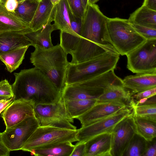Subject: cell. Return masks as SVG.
I'll return each mask as SVG.
<instances>
[{
  "label": "cell",
  "instance_id": "cell-17",
  "mask_svg": "<svg viewBox=\"0 0 156 156\" xmlns=\"http://www.w3.org/2000/svg\"><path fill=\"white\" fill-rule=\"evenodd\" d=\"M55 5L50 0H41L30 23L33 31L37 30L54 21Z\"/></svg>",
  "mask_w": 156,
  "mask_h": 156
},
{
  "label": "cell",
  "instance_id": "cell-20",
  "mask_svg": "<svg viewBox=\"0 0 156 156\" xmlns=\"http://www.w3.org/2000/svg\"><path fill=\"white\" fill-rule=\"evenodd\" d=\"M54 24H47L35 31L24 34L31 44V46L44 49H48L54 46L51 40V34L53 31L57 30Z\"/></svg>",
  "mask_w": 156,
  "mask_h": 156
},
{
  "label": "cell",
  "instance_id": "cell-22",
  "mask_svg": "<svg viewBox=\"0 0 156 156\" xmlns=\"http://www.w3.org/2000/svg\"><path fill=\"white\" fill-rule=\"evenodd\" d=\"M61 99L67 114L73 119H76L86 112L97 102L96 99Z\"/></svg>",
  "mask_w": 156,
  "mask_h": 156
},
{
  "label": "cell",
  "instance_id": "cell-42",
  "mask_svg": "<svg viewBox=\"0 0 156 156\" xmlns=\"http://www.w3.org/2000/svg\"><path fill=\"white\" fill-rule=\"evenodd\" d=\"M99 0H88V4L95 3Z\"/></svg>",
  "mask_w": 156,
  "mask_h": 156
},
{
  "label": "cell",
  "instance_id": "cell-41",
  "mask_svg": "<svg viewBox=\"0 0 156 156\" xmlns=\"http://www.w3.org/2000/svg\"><path fill=\"white\" fill-rule=\"evenodd\" d=\"M83 6L86 10L87 7L88 5V0H82Z\"/></svg>",
  "mask_w": 156,
  "mask_h": 156
},
{
  "label": "cell",
  "instance_id": "cell-1",
  "mask_svg": "<svg viewBox=\"0 0 156 156\" xmlns=\"http://www.w3.org/2000/svg\"><path fill=\"white\" fill-rule=\"evenodd\" d=\"M14 75L15 80L12 87L14 100L23 99L30 101L34 107L54 104L60 99L61 93L36 68L22 70L14 73Z\"/></svg>",
  "mask_w": 156,
  "mask_h": 156
},
{
  "label": "cell",
  "instance_id": "cell-43",
  "mask_svg": "<svg viewBox=\"0 0 156 156\" xmlns=\"http://www.w3.org/2000/svg\"><path fill=\"white\" fill-rule=\"evenodd\" d=\"M52 4L55 5L60 1V0H50Z\"/></svg>",
  "mask_w": 156,
  "mask_h": 156
},
{
  "label": "cell",
  "instance_id": "cell-27",
  "mask_svg": "<svg viewBox=\"0 0 156 156\" xmlns=\"http://www.w3.org/2000/svg\"><path fill=\"white\" fill-rule=\"evenodd\" d=\"M148 141L136 133L133 135L122 156H143L147 146Z\"/></svg>",
  "mask_w": 156,
  "mask_h": 156
},
{
  "label": "cell",
  "instance_id": "cell-6",
  "mask_svg": "<svg viewBox=\"0 0 156 156\" xmlns=\"http://www.w3.org/2000/svg\"><path fill=\"white\" fill-rule=\"evenodd\" d=\"M76 130L51 126H39L27 140L21 150L30 152L34 150L47 147L66 142L78 141Z\"/></svg>",
  "mask_w": 156,
  "mask_h": 156
},
{
  "label": "cell",
  "instance_id": "cell-11",
  "mask_svg": "<svg viewBox=\"0 0 156 156\" xmlns=\"http://www.w3.org/2000/svg\"><path fill=\"white\" fill-rule=\"evenodd\" d=\"M133 115V113L121 121L112 131L111 156H122L136 133Z\"/></svg>",
  "mask_w": 156,
  "mask_h": 156
},
{
  "label": "cell",
  "instance_id": "cell-15",
  "mask_svg": "<svg viewBox=\"0 0 156 156\" xmlns=\"http://www.w3.org/2000/svg\"><path fill=\"white\" fill-rule=\"evenodd\" d=\"M122 80L123 86L132 94L156 87V71L129 75Z\"/></svg>",
  "mask_w": 156,
  "mask_h": 156
},
{
  "label": "cell",
  "instance_id": "cell-26",
  "mask_svg": "<svg viewBox=\"0 0 156 156\" xmlns=\"http://www.w3.org/2000/svg\"><path fill=\"white\" fill-rule=\"evenodd\" d=\"M29 46L20 48L0 55V59L6 65L7 70L12 73L22 63Z\"/></svg>",
  "mask_w": 156,
  "mask_h": 156
},
{
  "label": "cell",
  "instance_id": "cell-34",
  "mask_svg": "<svg viewBox=\"0 0 156 156\" xmlns=\"http://www.w3.org/2000/svg\"><path fill=\"white\" fill-rule=\"evenodd\" d=\"M83 20L76 16L72 12L70 15V21L71 28L73 31L80 36Z\"/></svg>",
  "mask_w": 156,
  "mask_h": 156
},
{
  "label": "cell",
  "instance_id": "cell-9",
  "mask_svg": "<svg viewBox=\"0 0 156 156\" xmlns=\"http://www.w3.org/2000/svg\"><path fill=\"white\" fill-rule=\"evenodd\" d=\"M39 126L34 115H27L20 123L6 128L2 133V141L10 151L21 150Z\"/></svg>",
  "mask_w": 156,
  "mask_h": 156
},
{
  "label": "cell",
  "instance_id": "cell-5",
  "mask_svg": "<svg viewBox=\"0 0 156 156\" xmlns=\"http://www.w3.org/2000/svg\"><path fill=\"white\" fill-rule=\"evenodd\" d=\"M107 27L112 44L122 55H126L147 40L135 30L128 19L108 18Z\"/></svg>",
  "mask_w": 156,
  "mask_h": 156
},
{
  "label": "cell",
  "instance_id": "cell-33",
  "mask_svg": "<svg viewBox=\"0 0 156 156\" xmlns=\"http://www.w3.org/2000/svg\"><path fill=\"white\" fill-rule=\"evenodd\" d=\"M13 97L12 85L5 79L0 82V100L8 99Z\"/></svg>",
  "mask_w": 156,
  "mask_h": 156
},
{
  "label": "cell",
  "instance_id": "cell-7",
  "mask_svg": "<svg viewBox=\"0 0 156 156\" xmlns=\"http://www.w3.org/2000/svg\"><path fill=\"white\" fill-rule=\"evenodd\" d=\"M126 56L127 67L133 73L156 71V39L147 40Z\"/></svg>",
  "mask_w": 156,
  "mask_h": 156
},
{
  "label": "cell",
  "instance_id": "cell-19",
  "mask_svg": "<svg viewBox=\"0 0 156 156\" xmlns=\"http://www.w3.org/2000/svg\"><path fill=\"white\" fill-rule=\"evenodd\" d=\"M31 46L23 34L15 32L0 34V55L9 51L26 46Z\"/></svg>",
  "mask_w": 156,
  "mask_h": 156
},
{
  "label": "cell",
  "instance_id": "cell-23",
  "mask_svg": "<svg viewBox=\"0 0 156 156\" xmlns=\"http://www.w3.org/2000/svg\"><path fill=\"white\" fill-rule=\"evenodd\" d=\"M129 23L156 29V11L142 5L130 14Z\"/></svg>",
  "mask_w": 156,
  "mask_h": 156
},
{
  "label": "cell",
  "instance_id": "cell-2",
  "mask_svg": "<svg viewBox=\"0 0 156 156\" xmlns=\"http://www.w3.org/2000/svg\"><path fill=\"white\" fill-rule=\"evenodd\" d=\"M67 54L60 44L48 49L35 47L30 60L54 84L61 93L65 86Z\"/></svg>",
  "mask_w": 156,
  "mask_h": 156
},
{
  "label": "cell",
  "instance_id": "cell-4",
  "mask_svg": "<svg viewBox=\"0 0 156 156\" xmlns=\"http://www.w3.org/2000/svg\"><path fill=\"white\" fill-rule=\"evenodd\" d=\"M119 53L108 52L92 59L77 64L69 62L65 85L95 77L115 68Z\"/></svg>",
  "mask_w": 156,
  "mask_h": 156
},
{
  "label": "cell",
  "instance_id": "cell-31",
  "mask_svg": "<svg viewBox=\"0 0 156 156\" xmlns=\"http://www.w3.org/2000/svg\"><path fill=\"white\" fill-rule=\"evenodd\" d=\"M131 24L135 30L146 39H156V29L134 24Z\"/></svg>",
  "mask_w": 156,
  "mask_h": 156
},
{
  "label": "cell",
  "instance_id": "cell-14",
  "mask_svg": "<svg viewBox=\"0 0 156 156\" xmlns=\"http://www.w3.org/2000/svg\"><path fill=\"white\" fill-rule=\"evenodd\" d=\"M32 31L29 24L15 13L7 11L4 4L0 2V34L15 32L24 34Z\"/></svg>",
  "mask_w": 156,
  "mask_h": 156
},
{
  "label": "cell",
  "instance_id": "cell-25",
  "mask_svg": "<svg viewBox=\"0 0 156 156\" xmlns=\"http://www.w3.org/2000/svg\"><path fill=\"white\" fill-rule=\"evenodd\" d=\"M136 133L147 141L152 140L156 136V121L133 115Z\"/></svg>",
  "mask_w": 156,
  "mask_h": 156
},
{
  "label": "cell",
  "instance_id": "cell-28",
  "mask_svg": "<svg viewBox=\"0 0 156 156\" xmlns=\"http://www.w3.org/2000/svg\"><path fill=\"white\" fill-rule=\"evenodd\" d=\"M39 2L37 0H26L19 4L15 13L24 22L30 25Z\"/></svg>",
  "mask_w": 156,
  "mask_h": 156
},
{
  "label": "cell",
  "instance_id": "cell-37",
  "mask_svg": "<svg viewBox=\"0 0 156 156\" xmlns=\"http://www.w3.org/2000/svg\"><path fill=\"white\" fill-rule=\"evenodd\" d=\"M18 5L17 0H6L4 4V6L7 11L13 13H15Z\"/></svg>",
  "mask_w": 156,
  "mask_h": 156
},
{
  "label": "cell",
  "instance_id": "cell-29",
  "mask_svg": "<svg viewBox=\"0 0 156 156\" xmlns=\"http://www.w3.org/2000/svg\"><path fill=\"white\" fill-rule=\"evenodd\" d=\"M132 107L134 116L156 121V104L143 105Z\"/></svg>",
  "mask_w": 156,
  "mask_h": 156
},
{
  "label": "cell",
  "instance_id": "cell-39",
  "mask_svg": "<svg viewBox=\"0 0 156 156\" xmlns=\"http://www.w3.org/2000/svg\"><path fill=\"white\" fill-rule=\"evenodd\" d=\"M14 100V97L10 98L0 100V113Z\"/></svg>",
  "mask_w": 156,
  "mask_h": 156
},
{
  "label": "cell",
  "instance_id": "cell-12",
  "mask_svg": "<svg viewBox=\"0 0 156 156\" xmlns=\"http://www.w3.org/2000/svg\"><path fill=\"white\" fill-rule=\"evenodd\" d=\"M128 107L131 106L119 102L96 103L88 111L76 119L80 121L81 127L85 126L109 116Z\"/></svg>",
  "mask_w": 156,
  "mask_h": 156
},
{
  "label": "cell",
  "instance_id": "cell-38",
  "mask_svg": "<svg viewBox=\"0 0 156 156\" xmlns=\"http://www.w3.org/2000/svg\"><path fill=\"white\" fill-rule=\"evenodd\" d=\"M10 151L4 144L2 139V133L0 132V156H7L10 155Z\"/></svg>",
  "mask_w": 156,
  "mask_h": 156
},
{
  "label": "cell",
  "instance_id": "cell-46",
  "mask_svg": "<svg viewBox=\"0 0 156 156\" xmlns=\"http://www.w3.org/2000/svg\"><path fill=\"white\" fill-rule=\"evenodd\" d=\"M1 0H0V1Z\"/></svg>",
  "mask_w": 156,
  "mask_h": 156
},
{
  "label": "cell",
  "instance_id": "cell-3",
  "mask_svg": "<svg viewBox=\"0 0 156 156\" xmlns=\"http://www.w3.org/2000/svg\"><path fill=\"white\" fill-rule=\"evenodd\" d=\"M113 84L123 85L122 80L116 75L114 70L89 80L65 85L61 92V99L97 100L107 87Z\"/></svg>",
  "mask_w": 156,
  "mask_h": 156
},
{
  "label": "cell",
  "instance_id": "cell-45",
  "mask_svg": "<svg viewBox=\"0 0 156 156\" xmlns=\"http://www.w3.org/2000/svg\"><path fill=\"white\" fill-rule=\"evenodd\" d=\"M38 0V1H39H39H40L41 0Z\"/></svg>",
  "mask_w": 156,
  "mask_h": 156
},
{
  "label": "cell",
  "instance_id": "cell-10",
  "mask_svg": "<svg viewBox=\"0 0 156 156\" xmlns=\"http://www.w3.org/2000/svg\"><path fill=\"white\" fill-rule=\"evenodd\" d=\"M133 113L132 107H128L109 116L77 129L78 142L85 143L93 137L104 133L111 132L121 121Z\"/></svg>",
  "mask_w": 156,
  "mask_h": 156
},
{
  "label": "cell",
  "instance_id": "cell-32",
  "mask_svg": "<svg viewBox=\"0 0 156 156\" xmlns=\"http://www.w3.org/2000/svg\"><path fill=\"white\" fill-rule=\"evenodd\" d=\"M156 95V87L149 89L142 92L131 94L130 106H131L140 100L148 98Z\"/></svg>",
  "mask_w": 156,
  "mask_h": 156
},
{
  "label": "cell",
  "instance_id": "cell-44",
  "mask_svg": "<svg viewBox=\"0 0 156 156\" xmlns=\"http://www.w3.org/2000/svg\"><path fill=\"white\" fill-rule=\"evenodd\" d=\"M26 0H17L19 4H21L24 1H25Z\"/></svg>",
  "mask_w": 156,
  "mask_h": 156
},
{
  "label": "cell",
  "instance_id": "cell-13",
  "mask_svg": "<svg viewBox=\"0 0 156 156\" xmlns=\"http://www.w3.org/2000/svg\"><path fill=\"white\" fill-rule=\"evenodd\" d=\"M34 108L30 101L23 99L14 100L2 113L6 128L20 123L27 115H34Z\"/></svg>",
  "mask_w": 156,
  "mask_h": 156
},
{
  "label": "cell",
  "instance_id": "cell-35",
  "mask_svg": "<svg viewBox=\"0 0 156 156\" xmlns=\"http://www.w3.org/2000/svg\"><path fill=\"white\" fill-rule=\"evenodd\" d=\"M85 143L78 142L75 145L70 156H85Z\"/></svg>",
  "mask_w": 156,
  "mask_h": 156
},
{
  "label": "cell",
  "instance_id": "cell-16",
  "mask_svg": "<svg viewBox=\"0 0 156 156\" xmlns=\"http://www.w3.org/2000/svg\"><path fill=\"white\" fill-rule=\"evenodd\" d=\"M85 143V156H111V132L98 135Z\"/></svg>",
  "mask_w": 156,
  "mask_h": 156
},
{
  "label": "cell",
  "instance_id": "cell-30",
  "mask_svg": "<svg viewBox=\"0 0 156 156\" xmlns=\"http://www.w3.org/2000/svg\"><path fill=\"white\" fill-rule=\"evenodd\" d=\"M72 13L75 16L83 19L86 10L82 0H66Z\"/></svg>",
  "mask_w": 156,
  "mask_h": 156
},
{
  "label": "cell",
  "instance_id": "cell-36",
  "mask_svg": "<svg viewBox=\"0 0 156 156\" xmlns=\"http://www.w3.org/2000/svg\"><path fill=\"white\" fill-rule=\"evenodd\" d=\"M156 137L151 141H148L146 150L143 156H156Z\"/></svg>",
  "mask_w": 156,
  "mask_h": 156
},
{
  "label": "cell",
  "instance_id": "cell-18",
  "mask_svg": "<svg viewBox=\"0 0 156 156\" xmlns=\"http://www.w3.org/2000/svg\"><path fill=\"white\" fill-rule=\"evenodd\" d=\"M72 11L66 0H60L55 5L54 24L57 30L74 35L78 39L80 36L76 34L71 28L70 17Z\"/></svg>",
  "mask_w": 156,
  "mask_h": 156
},
{
  "label": "cell",
  "instance_id": "cell-8",
  "mask_svg": "<svg viewBox=\"0 0 156 156\" xmlns=\"http://www.w3.org/2000/svg\"><path fill=\"white\" fill-rule=\"evenodd\" d=\"M34 112L39 126L77 129L73 124L74 119L67 114L60 98L54 104L37 105L34 107Z\"/></svg>",
  "mask_w": 156,
  "mask_h": 156
},
{
  "label": "cell",
  "instance_id": "cell-21",
  "mask_svg": "<svg viewBox=\"0 0 156 156\" xmlns=\"http://www.w3.org/2000/svg\"><path fill=\"white\" fill-rule=\"evenodd\" d=\"M131 94L122 85H112L105 89L103 94L97 100V103L119 102L130 106Z\"/></svg>",
  "mask_w": 156,
  "mask_h": 156
},
{
  "label": "cell",
  "instance_id": "cell-24",
  "mask_svg": "<svg viewBox=\"0 0 156 156\" xmlns=\"http://www.w3.org/2000/svg\"><path fill=\"white\" fill-rule=\"evenodd\" d=\"M74 147L72 143L66 142L45 148L34 150L30 152L37 156H70Z\"/></svg>",
  "mask_w": 156,
  "mask_h": 156
},
{
  "label": "cell",
  "instance_id": "cell-40",
  "mask_svg": "<svg viewBox=\"0 0 156 156\" xmlns=\"http://www.w3.org/2000/svg\"><path fill=\"white\" fill-rule=\"evenodd\" d=\"M142 5L156 11V0H144Z\"/></svg>",
  "mask_w": 156,
  "mask_h": 156
}]
</instances>
